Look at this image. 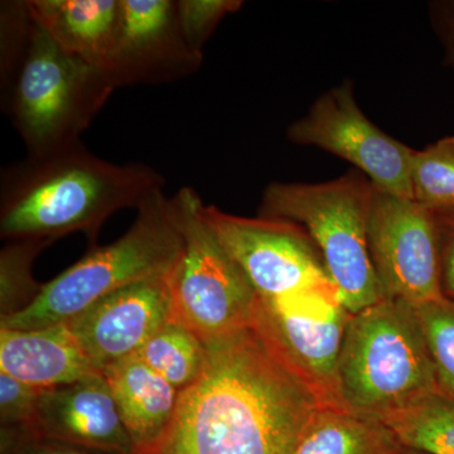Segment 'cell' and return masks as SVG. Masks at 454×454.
<instances>
[{
	"label": "cell",
	"instance_id": "cell-3",
	"mask_svg": "<svg viewBox=\"0 0 454 454\" xmlns=\"http://www.w3.org/2000/svg\"><path fill=\"white\" fill-rule=\"evenodd\" d=\"M340 408L384 422L438 390L417 309L384 300L349 316L337 364Z\"/></svg>",
	"mask_w": 454,
	"mask_h": 454
},
{
	"label": "cell",
	"instance_id": "cell-29",
	"mask_svg": "<svg viewBox=\"0 0 454 454\" xmlns=\"http://www.w3.org/2000/svg\"><path fill=\"white\" fill-rule=\"evenodd\" d=\"M435 25L439 28L447 59L454 68V2L438 3L434 5Z\"/></svg>",
	"mask_w": 454,
	"mask_h": 454
},
{
	"label": "cell",
	"instance_id": "cell-16",
	"mask_svg": "<svg viewBox=\"0 0 454 454\" xmlns=\"http://www.w3.org/2000/svg\"><path fill=\"white\" fill-rule=\"evenodd\" d=\"M103 375L137 454L151 452L175 418L181 391L137 355L107 367Z\"/></svg>",
	"mask_w": 454,
	"mask_h": 454
},
{
	"label": "cell",
	"instance_id": "cell-10",
	"mask_svg": "<svg viewBox=\"0 0 454 454\" xmlns=\"http://www.w3.org/2000/svg\"><path fill=\"white\" fill-rule=\"evenodd\" d=\"M286 138L294 145L316 146L348 160L385 192L413 199L411 168L414 149L367 118L355 100L349 82L317 98L306 115L289 125Z\"/></svg>",
	"mask_w": 454,
	"mask_h": 454
},
{
	"label": "cell",
	"instance_id": "cell-2",
	"mask_svg": "<svg viewBox=\"0 0 454 454\" xmlns=\"http://www.w3.org/2000/svg\"><path fill=\"white\" fill-rule=\"evenodd\" d=\"M164 182L151 166L107 162L82 143L46 160H26L2 169L0 236L56 241L82 232L97 244L107 219L138 210Z\"/></svg>",
	"mask_w": 454,
	"mask_h": 454
},
{
	"label": "cell",
	"instance_id": "cell-24",
	"mask_svg": "<svg viewBox=\"0 0 454 454\" xmlns=\"http://www.w3.org/2000/svg\"><path fill=\"white\" fill-rule=\"evenodd\" d=\"M243 4L240 0H176L179 29L188 46L203 55L221 20L236 13Z\"/></svg>",
	"mask_w": 454,
	"mask_h": 454
},
{
	"label": "cell",
	"instance_id": "cell-21",
	"mask_svg": "<svg viewBox=\"0 0 454 454\" xmlns=\"http://www.w3.org/2000/svg\"><path fill=\"white\" fill-rule=\"evenodd\" d=\"M411 182L414 201L435 216H454V136L414 149Z\"/></svg>",
	"mask_w": 454,
	"mask_h": 454
},
{
	"label": "cell",
	"instance_id": "cell-5",
	"mask_svg": "<svg viewBox=\"0 0 454 454\" xmlns=\"http://www.w3.org/2000/svg\"><path fill=\"white\" fill-rule=\"evenodd\" d=\"M116 88L104 68L70 55L33 20L31 37L2 107L27 151L41 160L82 142Z\"/></svg>",
	"mask_w": 454,
	"mask_h": 454
},
{
	"label": "cell",
	"instance_id": "cell-20",
	"mask_svg": "<svg viewBox=\"0 0 454 454\" xmlns=\"http://www.w3.org/2000/svg\"><path fill=\"white\" fill-rule=\"evenodd\" d=\"M382 423L393 429L409 450L454 454V397L441 389Z\"/></svg>",
	"mask_w": 454,
	"mask_h": 454
},
{
	"label": "cell",
	"instance_id": "cell-19",
	"mask_svg": "<svg viewBox=\"0 0 454 454\" xmlns=\"http://www.w3.org/2000/svg\"><path fill=\"white\" fill-rule=\"evenodd\" d=\"M137 356L176 389L184 391L201 376L207 363V346L199 334L170 319Z\"/></svg>",
	"mask_w": 454,
	"mask_h": 454
},
{
	"label": "cell",
	"instance_id": "cell-7",
	"mask_svg": "<svg viewBox=\"0 0 454 454\" xmlns=\"http://www.w3.org/2000/svg\"><path fill=\"white\" fill-rule=\"evenodd\" d=\"M170 200L184 240L168 277L173 321L203 340L249 327L258 297L203 216L201 197L182 187Z\"/></svg>",
	"mask_w": 454,
	"mask_h": 454
},
{
	"label": "cell",
	"instance_id": "cell-12",
	"mask_svg": "<svg viewBox=\"0 0 454 454\" xmlns=\"http://www.w3.org/2000/svg\"><path fill=\"white\" fill-rule=\"evenodd\" d=\"M202 53L179 29L176 0H121V20L106 73L118 88L160 85L192 76Z\"/></svg>",
	"mask_w": 454,
	"mask_h": 454
},
{
	"label": "cell",
	"instance_id": "cell-30",
	"mask_svg": "<svg viewBox=\"0 0 454 454\" xmlns=\"http://www.w3.org/2000/svg\"><path fill=\"white\" fill-rule=\"evenodd\" d=\"M411 454H427V453H423V452H417V450H411Z\"/></svg>",
	"mask_w": 454,
	"mask_h": 454
},
{
	"label": "cell",
	"instance_id": "cell-28",
	"mask_svg": "<svg viewBox=\"0 0 454 454\" xmlns=\"http://www.w3.org/2000/svg\"><path fill=\"white\" fill-rule=\"evenodd\" d=\"M441 244V284L444 297L454 300V216H437Z\"/></svg>",
	"mask_w": 454,
	"mask_h": 454
},
{
	"label": "cell",
	"instance_id": "cell-6",
	"mask_svg": "<svg viewBox=\"0 0 454 454\" xmlns=\"http://www.w3.org/2000/svg\"><path fill=\"white\" fill-rule=\"evenodd\" d=\"M373 184L357 169L324 184L273 182L264 190L259 216L301 226L321 253L349 313L384 300L366 240Z\"/></svg>",
	"mask_w": 454,
	"mask_h": 454
},
{
	"label": "cell",
	"instance_id": "cell-13",
	"mask_svg": "<svg viewBox=\"0 0 454 454\" xmlns=\"http://www.w3.org/2000/svg\"><path fill=\"white\" fill-rule=\"evenodd\" d=\"M172 319L168 277L130 284L66 322L98 372L136 356Z\"/></svg>",
	"mask_w": 454,
	"mask_h": 454
},
{
	"label": "cell",
	"instance_id": "cell-22",
	"mask_svg": "<svg viewBox=\"0 0 454 454\" xmlns=\"http://www.w3.org/2000/svg\"><path fill=\"white\" fill-rule=\"evenodd\" d=\"M55 240L25 239L9 241L0 253V319L27 309L40 294L42 286L32 267L42 250Z\"/></svg>",
	"mask_w": 454,
	"mask_h": 454
},
{
	"label": "cell",
	"instance_id": "cell-4",
	"mask_svg": "<svg viewBox=\"0 0 454 454\" xmlns=\"http://www.w3.org/2000/svg\"><path fill=\"white\" fill-rule=\"evenodd\" d=\"M172 200L158 191L137 210L129 230L114 243L95 247L79 262L43 284L27 309L0 319V328L38 330L66 324L112 293L169 277L182 252Z\"/></svg>",
	"mask_w": 454,
	"mask_h": 454
},
{
	"label": "cell",
	"instance_id": "cell-18",
	"mask_svg": "<svg viewBox=\"0 0 454 454\" xmlns=\"http://www.w3.org/2000/svg\"><path fill=\"white\" fill-rule=\"evenodd\" d=\"M387 424L325 405L310 418L292 454H411Z\"/></svg>",
	"mask_w": 454,
	"mask_h": 454
},
{
	"label": "cell",
	"instance_id": "cell-9",
	"mask_svg": "<svg viewBox=\"0 0 454 454\" xmlns=\"http://www.w3.org/2000/svg\"><path fill=\"white\" fill-rule=\"evenodd\" d=\"M202 211L259 301L334 284L316 244L297 223L236 216L212 205H203Z\"/></svg>",
	"mask_w": 454,
	"mask_h": 454
},
{
	"label": "cell",
	"instance_id": "cell-27",
	"mask_svg": "<svg viewBox=\"0 0 454 454\" xmlns=\"http://www.w3.org/2000/svg\"><path fill=\"white\" fill-rule=\"evenodd\" d=\"M0 454H110L40 437L27 427H2Z\"/></svg>",
	"mask_w": 454,
	"mask_h": 454
},
{
	"label": "cell",
	"instance_id": "cell-1",
	"mask_svg": "<svg viewBox=\"0 0 454 454\" xmlns=\"http://www.w3.org/2000/svg\"><path fill=\"white\" fill-rule=\"evenodd\" d=\"M205 342L201 376L181 391L168 430L146 454H292L330 405L321 391L255 324Z\"/></svg>",
	"mask_w": 454,
	"mask_h": 454
},
{
	"label": "cell",
	"instance_id": "cell-15",
	"mask_svg": "<svg viewBox=\"0 0 454 454\" xmlns=\"http://www.w3.org/2000/svg\"><path fill=\"white\" fill-rule=\"evenodd\" d=\"M0 372L43 390L98 372L67 324L38 330L0 328Z\"/></svg>",
	"mask_w": 454,
	"mask_h": 454
},
{
	"label": "cell",
	"instance_id": "cell-14",
	"mask_svg": "<svg viewBox=\"0 0 454 454\" xmlns=\"http://www.w3.org/2000/svg\"><path fill=\"white\" fill-rule=\"evenodd\" d=\"M40 437L110 454H137L106 376L42 391L31 428Z\"/></svg>",
	"mask_w": 454,
	"mask_h": 454
},
{
	"label": "cell",
	"instance_id": "cell-8",
	"mask_svg": "<svg viewBox=\"0 0 454 454\" xmlns=\"http://www.w3.org/2000/svg\"><path fill=\"white\" fill-rule=\"evenodd\" d=\"M366 240L384 298L419 307L444 297L438 220L428 208L373 186Z\"/></svg>",
	"mask_w": 454,
	"mask_h": 454
},
{
	"label": "cell",
	"instance_id": "cell-11",
	"mask_svg": "<svg viewBox=\"0 0 454 454\" xmlns=\"http://www.w3.org/2000/svg\"><path fill=\"white\" fill-rule=\"evenodd\" d=\"M351 315L343 306L337 286L328 284L279 300H258L253 324L300 367L328 404L340 408L337 364Z\"/></svg>",
	"mask_w": 454,
	"mask_h": 454
},
{
	"label": "cell",
	"instance_id": "cell-17",
	"mask_svg": "<svg viewBox=\"0 0 454 454\" xmlns=\"http://www.w3.org/2000/svg\"><path fill=\"white\" fill-rule=\"evenodd\" d=\"M32 20L70 55L104 68L112 59L121 0H26Z\"/></svg>",
	"mask_w": 454,
	"mask_h": 454
},
{
	"label": "cell",
	"instance_id": "cell-26",
	"mask_svg": "<svg viewBox=\"0 0 454 454\" xmlns=\"http://www.w3.org/2000/svg\"><path fill=\"white\" fill-rule=\"evenodd\" d=\"M43 389L0 372V423L2 427L31 428Z\"/></svg>",
	"mask_w": 454,
	"mask_h": 454
},
{
	"label": "cell",
	"instance_id": "cell-23",
	"mask_svg": "<svg viewBox=\"0 0 454 454\" xmlns=\"http://www.w3.org/2000/svg\"><path fill=\"white\" fill-rule=\"evenodd\" d=\"M415 309L434 364L439 389L454 397V300L443 297Z\"/></svg>",
	"mask_w": 454,
	"mask_h": 454
},
{
	"label": "cell",
	"instance_id": "cell-25",
	"mask_svg": "<svg viewBox=\"0 0 454 454\" xmlns=\"http://www.w3.org/2000/svg\"><path fill=\"white\" fill-rule=\"evenodd\" d=\"M33 20L27 2H2L0 5V86L13 79L28 46Z\"/></svg>",
	"mask_w": 454,
	"mask_h": 454
}]
</instances>
